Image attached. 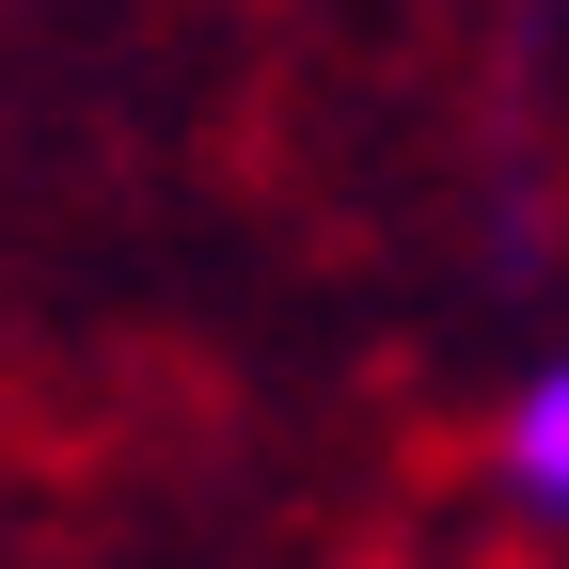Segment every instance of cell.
I'll use <instances>...</instances> for the list:
<instances>
[{"instance_id":"6da1fadb","label":"cell","mask_w":569,"mask_h":569,"mask_svg":"<svg viewBox=\"0 0 569 569\" xmlns=\"http://www.w3.org/2000/svg\"><path fill=\"white\" fill-rule=\"evenodd\" d=\"M507 490L522 507H569V365H538L522 411H507Z\"/></svg>"}]
</instances>
